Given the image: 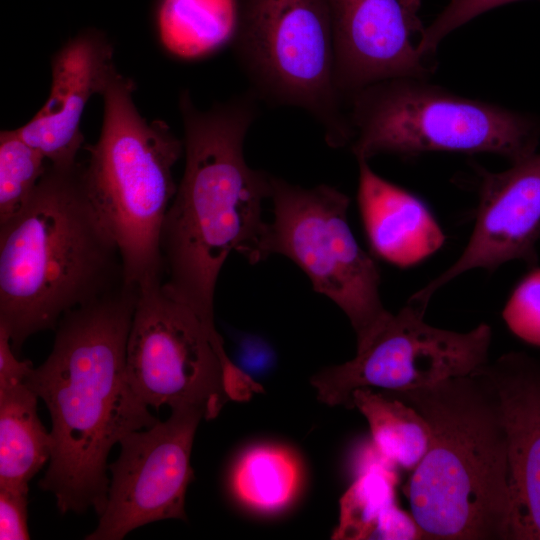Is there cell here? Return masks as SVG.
Returning <instances> with one entry per match:
<instances>
[{
  "instance_id": "8fae6325",
  "label": "cell",
  "mask_w": 540,
  "mask_h": 540,
  "mask_svg": "<svg viewBox=\"0 0 540 540\" xmlns=\"http://www.w3.org/2000/svg\"><path fill=\"white\" fill-rule=\"evenodd\" d=\"M202 413L172 408L170 417L120 441L105 510L87 540H120L130 531L165 519L186 520L185 496L193 480L192 444Z\"/></svg>"
},
{
  "instance_id": "ba28073f",
  "label": "cell",
  "mask_w": 540,
  "mask_h": 540,
  "mask_svg": "<svg viewBox=\"0 0 540 540\" xmlns=\"http://www.w3.org/2000/svg\"><path fill=\"white\" fill-rule=\"evenodd\" d=\"M126 371L148 407L192 408L206 420L228 401H244L261 387L228 357L209 328L162 282L138 289L126 349Z\"/></svg>"
},
{
  "instance_id": "44dd1931",
  "label": "cell",
  "mask_w": 540,
  "mask_h": 540,
  "mask_svg": "<svg viewBox=\"0 0 540 540\" xmlns=\"http://www.w3.org/2000/svg\"><path fill=\"white\" fill-rule=\"evenodd\" d=\"M397 480L392 465L385 460L366 465L340 499L339 521L332 538L373 539L380 518L396 502Z\"/></svg>"
},
{
  "instance_id": "ffe728a7",
  "label": "cell",
  "mask_w": 540,
  "mask_h": 540,
  "mask_svg": "<svg viewBox=\"0 0 540 540\" xmlns=\"http://www.w3.org/2000/svg\"><path fill=\"white\" fill-rule=\"evenodd\" d=\"M301 474L299 461L291 451L260 445L238 458L231 473V489L241 503L252 509L277 511L298 493Z\"/></svg>"
},
{
  "instance_id": "4fadbf2b",
  "label": "cell",
  "mask_w": 540,
  "mask_h": 540,
  "mask_svg": "<svg viewBox=\"0 0 540 540\" xmlns=\"http://www.w3.org/2000/svg\"><path fill=\"white\" fill-rule=\"evenodd\" d=\"M472 234L458 259L419 289L409 302L427 307L431 297L459 275L494 270L519 260L534 268L540 238V153L501 172L481 171Z\"/></svg>"
},
{
  "instance_id": "9a60e30c",
  "label": "cell",
  "mask_w": 540,
  "mask_h": 540,
  "mask_svg": "<svg viewBox=\"0 0 540 540\" xmlns=\"http://www.w3.org/2000/svg\"><path fill=\"white\" fill-rule=\"evenodd\" d=\"M113 47L101 31L89 28L71 38L53 56L50 94L19 136L57 167L77 164L84 136L81 118L88 101L104 92L116 70Z\"/></svg>"
},
{
  "instance_id": "6da1fadb",
  "label": "cell",
  "mask_w": 540,
  "mask_h": 540,
  "mask_svg": "<svg viewBox=\"0 0 540 540\" xmlns=\"http://www.w3.org/2000/svg\"><path fill=\"white\" fill-rule=\"evenodd\" d=\"M138 289L126 285L66 313L47 359L26 384L50 413L52 454L39 485L61 513L107 503V457L128 434L159 420L133 391L126 349Z\"/></svg>"
},
{
  "instance_id": "e0dca14e",
  "label": "cell",
  "mask_w": 540,
  "mask_h": 540,
  "mask_svg": "<svg viewBox=\"0 0 540 540\" xmlns=\"http://www.w3.org/2000/svg\"><path fill=\"white\" fill-rule=\"evenodd\" d=\"M239 0H157L153 11L163 49L186 61L200 60L233 43Z\"/></svg>"
},
{
  "instance_id": "7c38bea8",
  "label": "cell",
  "mask_w": 540,
  "mask_h": 540,
  "mask_svg": "<svg viewBox=\"0 0 540 540\" xmlns=\"http://www.w3.org/2000/svg\"><path fill=\"white\" fill-rule=\"evenodd\" d=\"M335 83L347 106L357 91L390 79H429L435 56L420 50L421 0H328Z\"/></svg>"
},
{
  "instance_id": "7402d4cb",
  "label": "cell",
  "mask_w": 540,
  "mask_h": 540,
  "mask_svg": "<svg viewBox=\"0 0 540 540\" xmlns=\"http://www.w3.org/2000/svg\"><path fill=\"white\" fill-rule=\"evenodd\" d=\"M44 155L16 130L0 134V224L29 201L48 168Z\"/></svg>"
},
{
  "instance_id": "277c9868",
  "label": "cell",
  "mask_w": 540,
  "mask_h": 540,
  "mask_svg": "<svg viewBox=\"0 0 540 540\" xmlns=\"http://www.w3.org/2000/svg\"><path fill=\"white\" fill-rule=\"evenodd\" d=\"M386 393L417 409L430 426L428 450L406 487L425 539L511 540L507 438L490 383L473 372Z\"/></svg>"
},
{
  "instance_id": "3957f363",
  "label": "cell",
  "mask_w": 540,
  "mask_h": 540,
  "mask_svg": "<svg viewBox=\"0 0 540 540\" xmlns=\"http://www.w3.org/2000/svg\"><path fill=\"white\" fill-rule=\"evenodd\" d=\"M119 249L85 191L82 164L48 168L0 224V327L19 357L33 334L124 286Z\"/></svg>"
},
{
  "instance_id": "ac0fdd59",
  "label": "cell",
  "mask_w": 540,
  "mask_h": 540,
  "mask_svg": "<svg viewBox=\"0 0 540 540\" xmlns=\"http://www.w3.org/2000/svg\"><path fill=\"white\" fill-rule=\"evenodd\" d=\"M38 398L25 381L0 387V488L28 493L29 481L51 458Z\"/></svg>"
},
{
  "instance_id": "d4e9b609",
  "label": "cell",
  "mask_w": 540,
  "mask_h": 540,
  "mask_svg": "<svg viewBox=\"0 0 540 540\" xmlns=\"http://www.w3.org/2000/svg\"><path fill=\"white\" fill-rule=\"evenodd\" d=\"M28 493L0 488V539H29Z\"/></svg>"
},
{
  "instance_id": "7a4b0ae2",
  "label": "cell",
  "mask_w": 540,
  "mask_h": 540,
  "mask_svg": "<svg viewBox=\"0 0 540 540\" xmlns=\"http://www.w3.org/2000/svg\"><path fill=\"white\" fill-rule=\"evenodd\" d=\"M257 100L250 90L202 111L188 91L179 99L185 168L161 229L163 283L214 330L215 288L227 257L235 251L253 264L264 260L262 206L273 176L244 156Z\"/></svg>"
},
{
  "instance_id": "cb8c5ba5",
  "label": "cell",
  "mask_w": 540,
  "mask_h": 540,
  "mask_svg": "<svg viewBox=\"0 0 540 540\" xmlns=\"http://www.w3.org/2000/svg\"><path fill=\"white\" fill-rule=\"evenodd\" d=\"M520 0H450L434 21L425 27L421 52L435 55L439 44L454 30L494 8Z\"/></svg>"
},
{
  "instance_id": "52a82bcc",
  "label": "cell",
  "mask_w": 540,
  "mask_h": 540,
  "mask_svg": "<svg viewBox=\"0 0 540 540\" xmlns=\"http://www.w3.org/2000/svg\"><path fill=\"white\" fill-rule=\"evenodd\" d=\"M232 43L258 99L305 110L333 148L350 145L353 131L335 83L328 0H239Z\"/></svg>"
},
{
  "instance_id": "5b68a950",
  "label": "cell",
  "mask_w": 540,
  "mask_h": 540,
  "mask_svg": "<svg viewBox=\"0 0 540 540\" xmlns=\"http://www.w3.org/2000/svg\"><path fill=\"white\" fill-rule=\"evenodd\" d=\"M134 91V82L115 70L102 93V127L97 142L86 147L82 180L119 249L125 285L139 289L164 281L161 229L177 190L173 168L184 142L164 121L141 116Z\"/></svg>"
},
{
  "instance_id": "d6986e66",
  "label": "cell",
  "mask_w": 540,
  "mask_h": 540,
  "mask_svg": "<svg viewBox=\"0 0 540 540\" xmlns=\"http://www.w3.org/2000/svg\"><path fill=\"white\" fill-rule=\"evenodd\" d=\"M352 407L367 420L374 448L381 459L413 471L425 456L431 440L425 417L403 400L372 388L354 391Z\"/></svg>"
},
{
  "instance_id": "9c48e42d",
  "label": "cell",
  "mask_w": 540,
  "mask_h": 540,
  "mask_svg": "<svg viewBox=\"0 0 540 540\" xmlns=\"http://www.w3.org/2000/svg\"><path fill=\"white\" fill-rule=\"evenodd\" d=\"M270 199L263 259L281 254L297 264L313 289L346 314L361 342L389 311L380 298L378 267L349 226V197L326 184L305 188L273 176Z\"/></svg>"
},
{
  "instance_id": "8992f818",
  "label": "cell",
  "mask_w": 540,
  "mask_h": 540,
  "mask_svg": "<svg viewBox=\"0 0 540 540\" xmlns=\"http://www.w3.org/2000/svg\"><path fill=\"white\" fill-rule=\"evenodd\" d=\"M357 160L379 154L491 153L511 164L535 152L540 120L498 104L458 95L428 79L369 85L347 100Z\"/></svg>"
},
{
  "instance_id": "5bb4252c",
  "label": "cell",
  "mask_w": 540,
  "mask_h": 540,
  "mask_svg": "<svg viewBox=\"0 0 540 540\" xmlns=\"http://www.w3.org/2000/svg\"><path fill=\"white\" fill-rule=\"evenodd\" d=\"M474 372L496 391L504 419L511 540H540V360L508 352Z\"/></svg>"
},
{
  "instance_id": "2e32d148",
  "label": "cell",
  "mask_w": 540,
  "mask_h": 540,
  "mask_svg": "<svg viewBox=\"0 0 540 540\" xmlns=\"http://www.w3.org/2000/svg\"><path fill=\"white\" fill-rule=\"evenodd\" d=\"M357 162L358 206L372 253L393 265L409 267L439 250L445 235L427 205L376 174L367 160Z\"/></svg>"
},
{
  "instance_id": "30bf717a",
  "label": "cell",
  "mask_w": 540,
  "mask_h": 540,
  "mask_svg": "<svg viewBox=\"0 0 540 540\" xmlns=\"http://www.w3.org/2000/svg\"><path fill=\"white\" fill-rule=\"evenodd\" d=\"M425 310L408 302L396 314L389 312L357 343L353 359L311 378L318 399L329 406L353 408L352 394L357 389H420L469 375L489 361V325L481 323L468 332L441 329L425 322Z\"/></svg>"
},
{
  "instance_id": "484cf974",
  "label": "cell",
  "mask_w": 540,
  "mask_h": 540,
  "mask_svg": "<svg viewBox=\"0 0 540 540\" xmlns=\"http://www.w3.org/2000/svg\"><path fill=\"white\" fill-rule=\"evenodd\" d=\"M373 539L422 540L424 533L411 513L393 503L380 518Z\"/></svg>"
},
{
  "instance_id": "603a6c76",
  "label": "cell",
  "mask_w": 540,
  "mask_h": 540,
  "mask_svg": "<svg viewBox=\"0 0 540 540\" xmlns=\"http://www.w3.org/2000/svg\"><path fill=\"white\" fill-rule=\"evenodd\" d=\"M502 317L515 336L540 347V268L534 267L516 285Z\"/></svg>"
}]
</instances>
